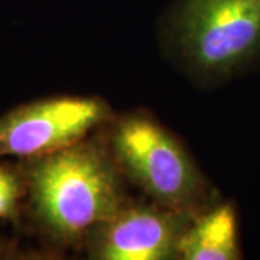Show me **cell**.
I'll use <instances>...</instances> for the list:
<instances>
[{"label": "cell", "mask_w": 260, "mask_h": 260, "mask_svg": "<svg viewBox=\"0 0 260 260\" xmlns=\"http://www.w3.org/2000/svg\"><path fill=\"white\" fill-rule=\"evenodd\" d=\"M26 160L23 179L34 215L61 246L85 243L129 201L106 139L87 138Z\"/></svg>", "instance_id": "cell-1"}, {"label": "cell", "mask_w": 260, "mask_h": 260, "mask_svg": "<svg viewBox=\"0 0 260 260\" xmlns=\"http://www.w3.org/2000/svg\"><path fill=\"white\" fill-rule=\"evenodd\" d=\"M164 35L195 83H232L260 67V0H179Z\"/></svg>", "instance_id": "cell-2"}, {"label": "cell", "mask_w": 260, "mask_h": 260, "mask_svg": "<svg viewBox=\"0 0 260 260\" xmlns=\"http://www.w3.org/2000/svg\"><path fill=\"white\" fill-rule=\"evenodd\" d=\"M106 142L121 175L152 201L195 217L221 200L182 142L148 113L114 116Z\"/></svg>", "instance_id": "cell-3"}, {"label": "cell", "mask_w": 260, "mask_h": 260, "mask_svg": "<svg viewBox=\"0 0 260 260\" xmlns=\"http://www.w3.org/2000/svg\"><path fill=\"white\" fill-rule=\"evenodd\" d=\"M114 117L100 97L58 95L28 103L0 117V158H38L68 148Z\"/></svg>", "instance_id": "cell-4"}, {"label": "cell", "mask_w": 260, "mask_h": 260, "mask_svg": "<svg viewBox=\"0 0 260 260\" xmlns=\"http://www.w3.org/2000/svg\"><path fill=\"white\" fill-rule=\"evenodd\" d=\"M194 215L158 204L127 201L85 240L95 260H175Z\"/></svg>", "instance_id": "cell-5"}, {"label": "cell", "mask_w": 260, "mask_h": 260, "mask_svg": "<svg viewBox=\"0 0 260 260\" xmlns=\"http://www.w3.org/2000/svg\"><path fill=\"white\" fill-rule=\"evenodd\" d=\"M182 260H240L237 208L232 201L220 200L195 215L179 243Z\"/></svg>", "instance_id": "cell-6"}, {"label": "cell", "mask_w": 260, "mask_h": 260, "mask_svg": "<svg viewBox=\"0 0 260 260\" xmlns=\"http://www.w3.org/2000/svg\"><path fill=\"white\" fill-rule=\"evenodd\" d=\"M26 192L23 175L6 167H0V220L16 218L19 201Z\"/></svg>", "instance_id": "cell-7"}]
</instances>
